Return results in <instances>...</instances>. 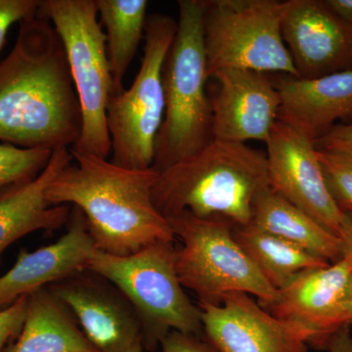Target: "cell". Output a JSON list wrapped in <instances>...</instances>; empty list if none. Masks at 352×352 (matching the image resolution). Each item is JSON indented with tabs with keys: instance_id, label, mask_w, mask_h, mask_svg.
Here are the masks:
<instances>
[{
	"instance_id": "f1b7e54d",
	"label": "cell",
	"mask_w": 352,
	"mask_h": 352,
	"mask_svg": "<svg viewBox=\"0 0 352 352\" xmlns=\"http://www.w3.org/2000/svg\"><path fill=\"white\" fill-rule=\"evenodd\" d=\"M325 349L329 352H352L351 325L342 326L333 333Z\"/></svg>"
},
{
	"instance_id": "603a6c76",
	"label": "cell",
	"mask_w": 352,
	"mask_h": 352,
	"mask_svg": "<svg viewBox=\"0 0 352 352\" xmlns=\"http://www.w3.org/2000/svg\"><path fill=\"white\" fill-rule=\"evenodd\" d=\"M52 153L0 143V195L38 177L50 163Z\"/></svg>"
},
{
	"instance_id": "30bf717a",
	"label": "cell",
	"mask_w": 352,
	"mask_h": 352,
	"mask_svg": "<svg viewBox=\"0 0 352 352\" xmlns=\"http://www.w3.org/2000/svg\"><path fill=\"white\" fill-rule=\"evenodd\" d=\"M265 144L270 188L340 237L346 214L329 191L314 139L278 120Z\"/></svg>"
},
{
	"instance_id": "6da1fadb",
	"label": "cell",
	"mask_w": 352,
	"mask_h": 352,
	"mask_svg": "<svg viewBox=\"0 0 352 352\" xmlns=\"http://www.w3.org/2000/svg\"><path fill=\"white\" fill-rule=\"evenodd\" d=\"M82 115L63 43L48 20L19 24L0 60V141L23 149H71Z\"/></svg>"
},
{
	"instance_id": "9c48e42d",
	"label": "cell",
	"mask_w": 352,
	"mask_h": 352,
	"mask_svg": "<svg viewBox=\"0 0 352 352\" xmlns=\"http://www.w3.org/2000/svg\"><path fill=\"white\" fill-rule=\"evenodd\" d=\"M286 1L208 0L203 16L208 80L224 69L298 78L282 36Z\"/></svg>"
},
{
	"instance_id": "d6986e66",
	"label": "cell",
	"mask_w": 352,
	"mask_h": 352,
	"mask_svg": "<svg viewBox=\"0 0 352 352\" xmlns=\"http://www.w3.org/2000/svg\"><path fill=\"white\" fill-rule=\"evenodd\" d=\"M4 352H100L87 339L66 307L44 288L28 296L19 337Z\"/></svg>"
},
{
	"instance_id": "7402d4cb",
	"label": "cell",
	"mask_w": 352,
	"mask_h": 352,
	"mask_svg": "<svg viewBox=\"0 0 352 352\" xmlns=\"http://www.w3.org/2000/svg\"><path fill=\"white\" fill-rule=\"evenodd\" d=\"M233 233L264 279L277 291L302 271L331 264L251 223L234 226Z\"/></svg>"
},
{
	"instance_id": "44dd1931",
	"label": "cell",
	"mask_w": 352,
	"mask_h": 352,
	"mask_svg": "<svg viewBox=\"0 0 352 352\" xmlns=\"http://www.w3.org/2000/svg\"><path fill=\"white\" fill-rule=\"evenodd\" d=\"M96 6L105 29L112 94H118L124 90L127 69L145 38L149 3L146 0H96Z\"/></svg>"
},
{
	"instance_id": "83f0119b",
	"label": "cell",
	"mask_w": 352,
	"mask_h": 352,
	"mask_svg": "<svg viewBox=\"0 0 352 352\" xmlns=\"http://www.w3.org/2000/svg\"><path fill=\"white\" fill-rule=\"evenodd\" d=\"M315 147L322 151L352 152V122L333 126L314 140Z\"/></svg>"
},
{
	"instance_id": "ffe728a7",
	"label": "cell",
	"mask_w": 352,
	"mask_h": 352,
	"mask_svg": "<svg viewBox=\"0 0 352 352\" xmlns=\"http://www.w3.org/2000/svg\"><path fill=\"white\" fill-rule=\"evenodd\" d=\"M250 223L329 263H338L342 258L340 237L270 187L256 196Z\"/></svg>"
},
{
	"instance_id": "ba28073f",
	"label": "cell",
	"mask_w": 352,
	"mask_h": 352,
	"mask_svg": "<svg viewBox=\"0 0 352 352\" xmlns=\"http://www.w3.org/2000/svg\"><path fill=\"white\" fill-rule=\"evenodd\" d=\"M177 21L162 14L149 16L144 55L129 89L111 94L107 127L112 144L110 161L122 168H152L155 146L166 112L164 66L175 39Z\"/></svg>"
},
{
	"instance_id": "7a4b0ae2",
	"label": "cell",
	"mask_w": 352,
	"mask_h": 352,
	"mask_svg": "<svg viewBox=\"0 0 352 352\" xmlns=\"http://www.w3.org/2000/svg\"><path fill=\"white\" fill-rule=\"evenodd\" d=\"M71 153L76 164L58 173L46 199L52 206L78 208L97 250L124 256L154 243H175L168 220L153 201L159 171L131 170L95 155Z\"/></svg>"
},
{
	"instance_id": "1f68e13d",
	"label": "cell",
	"mask_w": 352,
	"mask_h": 352,
	"mask_svg": "<svg viewBox=\"0 0 352 352\" xmlns=\"http://www.w3.org/2000/svg\"><path fill=\"white\" fill-rule=\"evenodd\" d=\"M346 321L347 325H352V272L349 277L346 298Z\"/></svg>"
},
{
	"instance_id": "4dcf8cb0",
	"label": "cell",
	"mask_w": 352,
	"mask_h": 352,
	"mask_svg": "<svg viewBox=\"0 0 352 352\" xmlns=\"http://www.w3.org/2000/svg\"><path fill=\"white\" fill-rule=\"evenodd\" d=\"M346 223L340 238L342 240V258L352 261V212H346Z\"/></svg>"
},
{
	"instance_id": "5bb4252c",
	"label": "cell",
	"mask_w": 352,
	"mask_h": 352,
	"mask_svg": "<svg viewBox=\"0 0 352 352\" xmlns=\"http://www.w3.org/2000/svg\"><path fill=\"white\" fill-rule=\"evenodd\" d=\"M197 305L204 339L217 352H307L305 338L251 295L234 292L226 294L219 305Z\"/></svg>"
},
{
	"instance_id": "d4e9b609",
	"label": "cell",
	"mask_w": 352,
	"mask_h": 352,
	"mask_svg": "<svg viewBox=\"0 0 352 352\" xmlns=\"http://www.w3.org/2000/svg\"><path fill=\"white\" fill-rule=\"evenodd\" d=\"M41 0H0V53L6 43L9 29L15 23L34 17Z\"/></svg>"
},
{
	"instance_id": "4fadbf2b",
	"label": "cell",
	"mask_w": 352,
	"mask_h": 352,
	"mask_svg": "<svg viewBox=\"0 0 352 352\" xmlns=\"http://www.w3.org/2000/svg\"><path fill=\"white\" fill-rule=\"evenodd\" d=\"M212 139L247 144L267 142L279 117L281 99L266 74L224 69L212 76Z\"/></svg>"
},
{
	"instance_id": "8992f818",
	"label": "cell",
	"mask_w": 352,
	"mask_h": 352,
	"mask_svg": "<svg viewBox=\"0 0 352 352\" xmlns=\"http://www.w3.org/2000/svg\"><path fill=\"white\" fill-rule=\"evenodd\" d=\"M36 16L50 21L61 38L80 100L82 133L71 150L109 159L106 113L113 80L96 0H41Z\"/></svg>"
},
{
	"instance_id": "5b68a950",
	"label": "cell",
	"mask_w": 352,
	"mask_h": 352,
	"mask_svg": "<svg viewBox=\"0 0 352 352\" xmlns=\"http://www.w3.org/2000/svg\"><path fill=\"white\" fill-rule=\"evenodd\" d=\"M173 244L154 243L124 256L96 249L85 266L131 302L142 324L144 349L150 351H156L171 331L203 336L201 309L180 283Z\"/></svg>"
},
{
	"instance_id": "cb8c5ba5",
	"label": "cell",
	"mask_w": 352,
	"mask_h": 352,
	"mask_svg": "<svg viewBox=\"0 0 352 352\" xmlns=\"http://www.w3.org/2000/svg\"><path fill=\"white\" fill-rule=\"evenodd\" d=\"M326 184L342 212H352V152L317 150Z\"/></svg>"
},
{
	"instance_id": "ac0fdd59",
	"label": "cell",
	"mask_w": 352,
	"mask_h": 352,
	"mask_svg": "<svg viewBox=\"0 0 352 352\" xmlns=\"http://www.w3.org/2000/svg\"><path fill=\"white\" fill-rule=\"evenodd\" d=\"M73 160L71 150H57L38 177L0 195V258L24 236L39 230H56L68 223L71 208L68 205H51L46 191Z\"/></svg>"
},
{
	"instance_id": "d6a6232c",
	"label": "cell",
	"mask_w": 352,
	"mask_h": 352,
	"mask_svg": "<svg viewBox=\"0 0 352 352\" xmlns=\"http://www.w3.org/2000/svg\"><path fill=\"white\" fill-rule=\"evenodd\" d=\"M144 346H143V344H136L135 346L133 347V349H131L129 352H144Z\"/></svg>"
},
{
	"instance_id": "8fae6325",
	"label": "cell",
	"mask_w": 352,
	"mask_h": 352,
	"mask_svg": "<svg viewBox=\"0 0 352 352\" xmlns=\"http://www.w3.org/2000/svg\"><path fill=\"white\" fill-rule=\"evenodd\" d=\"M351 272L352 261L346 258L302 271L278 291L276 300L265 309L295 329L307 344L325 349L332 333L347 325L346 298Z\"/></svg>"
},
{
	"instance_id": "7c38bea8",
	"label": "cell",
	"mask_w": 352,
	"mask_h": 352,
	"mask_svg": "<svg viewBox=\"0 0 352 352\" xmlns=\"http://www.w3.org/2000/svg\"><path fill=\"white\" fill-rule=\"evenodd\" d=\"M85 270L48 286L100 352H129L144 346L142 324L126 296L106 280Z\"/></svg>"
},
{
	"instance_id": "9a60e30c",
	"label": "cell",
	"mask_w": 352,
	"mask_h": 352,
	"mask_svg": "<svg viewBox=\"0 0 352 352\" xmlns=\"http://www.w3.org/2000/svg\"><path fill=\"white\" fill-rule=\"evenodd\" d=\"M282 36L298 78L330 75L352 62V30L318 0H288Z\"/></svg>"
},
{
	"instance_id": "3957f363",
	"label": "cell",
	"mask_w": 352,
	"mask_h": 352,
	"mask_svg": "<svg viewBox=\"0 0 352 352\" xmlns=\"http://www.w3.org/2000/svg\"><path fill=\"white\" fill-rule=\"evenodd\" d=\"M267 187L266 154L247 144L212 139L196 154L160 171L152 196L166 217L189 212L244 226L251 222L256 196Z\"/></svg>"
},
{
	"instance_id": "52a82bcc",
	"label": "cell",
	"mask_w": 352,
	"mask_h": 352,
	"mask_svg": "<svg viewBox=\"0 0 352 352\" xmlns=\"http://www.w3.org/2000/svg\"><path fill=\"white\" fill-rule=\"evenodd\" d=\"M182 248L176 249V272L183 288L199 302L219 305L226 294L256 296L266 308L278 291L261 274L234 237V224L222 217L201 219L189 212L166 217Z\"/></svg>"
},
{
	"instance_id": "277c9868",
	"label": "cell",
	"mask_w": 352,
	"mask_h": 352,
	"mask_svg": "<svg viewBox=\"0 0 352 352\" xmlns=\"http://www.w3.org/2000/svg\"><path fill=\"white\" fill-rule=\"evenodd\" d=\"M177 29L164 66L166 112L152 168L163 171L212 141V107L204 43V0L178 1Z\"/></svg>"
},
{
	"instance_id": "e0dca14e",
	"label": "cell",
	"mask_w": 352,
	"mask_h": 352,
	"mask_svg": "<svg viewBox=\"0 0 352 352\" xmlns=\"http://www.w3.org/2000/svg\"><path fill=\"white\" fill-rule=\"evenodd\" d=\"M279 117L316 140L339 120L352 118V69L303 80L278 75Z\"/></svg>"
},
{
	"instance_id": "f546056e",
	"label": "cell",
	"mask_w": 352,
	"mask_h": 352,
	"mask_svg": "<svg viewBox=\"0 0 352 352\" xmlns=\"http://www.w3.org/2000/svg\"><path fill=\"white\" fill-rule=\"evenodd\" d=\"M326 6L352 30V0H326Z\"/></svg>"
},
{
	"instance_id": "2e32d148",
	"label": "cell",
	"mask_w": 352,
	"mask_h": 352,
	"mask_svg": "<svg viewBox=\"0 0 352 352\" xmlns=\"http://www.w3.org/2000/svg\"><path fill=\"white\" fill-rule=\"evenodd\" d=\"M67 232L34 252L21 251L15 264L0 276V310L22 296L85 270L96 245L82 212L74 208Z\"/></svg>"
},
{
	"instance_id": "4316f807",
	"label": "cell",
	"mask_w": 352,
	"mask_h": 352,
	"mask_svg": "<svg viewBox=\"0 0 352 352\" xmlns=\"http://www.w3.org/2000/svg\"><path fill=\"white\" fill-rule=\"evenodd\" d=\"M157 352H217L203 336L171 331L160 342Z\"/></svg>"
},
{
	"instance_id": "484cf974",
	"label": "cell",
	"mask_w": 352,
	"mask_h": 352,
	"mask_svg": "<svg viewBox=\"0 0 352 352\" xmlns=\"http://www.w3.org/2000/svg\"><path fill=\"white\" fill-rule=\"evenodd\" d=\"M28 296H22L10 307L0 310V352L19 337L27 311Z\"/></svg>"
}]
</instances>
